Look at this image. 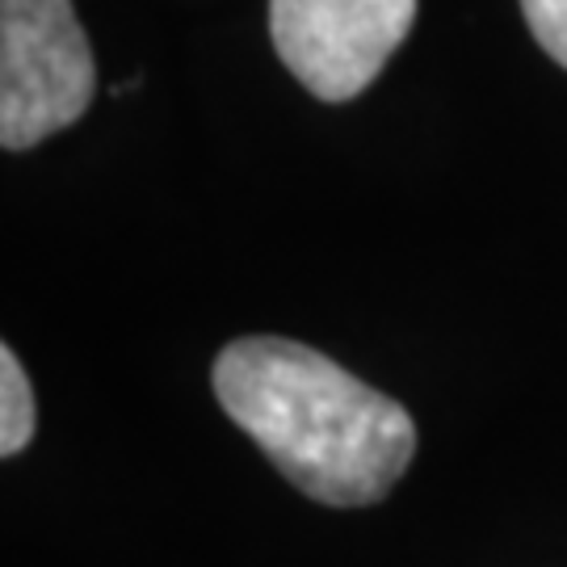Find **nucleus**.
Listing matches in <instances>:
<instances>
[{"label":"nucleus","instance_id":"1","mask_svg":"<svg viewBox=\"0 0 567 567\" xmlns=\"http://www.w3.org/2000/svg\"><path fill=\"white\" fill-rule=\"evenodd\" d=\"M210 383L278 475L320 505H379L416 454L408 408L311 344L240 337L215 358Z\"/></svg>","mask_w":567,"mask_h":567},{"label":"nucleus","instance_id":"2","mask_svg":"<svg viewBox=\"0 0 567 567\" xmlns=\"http://www.w3.org/2000/svg\"><path fill=\"white\" fill-rule=\"evenodd\" d=\"M97 89L72 0H0V143L25 152L81 118Z\"/></svg>","mask_w":567,"mask_h":567},{"label":"nucleus","instance_id":"3","mask_svg":"<svg viewBox=\"0 0 567 567\" xmlns=\"http://www.w3.org/2000/svg\"><path fill=\"white\" fill-rule=\"evenodd\" d=\"M416 21V0H269L286 72L320 102H349L386 68Z\"/></svg>","mask_w":567,"mask_h":567},{"label":"nucleus","instance_id":"4","mask_svg":"<svg viewBox=\"0 0 567 567\" xmlns=\"http://www.w3.org/2000/svg\"><path fill=\"white\" fill-rule=\"evenodd\" d=\"M34 421H39V412H34V386L25 379L18 353L4 344L0 349V454L4 458H13V454H21V450L30 446Z\"/></svg>","mask_w":567,"mask_h":567},{"label":"nucleus","instance_id":"5","mask_svg":"<svg viewBox=\"0 0 567 567\" xmlns=\"http://www.w3.org/2000/svg\"><path fill=\"white\" fill-rule=\"evenodd\" d=\"M529 30L550 60L567 68V0H522Z\"/></svg>","mask_w":567,"mask_h":567}]
</instances>
